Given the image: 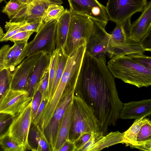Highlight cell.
<instances>
[{"label": "cell", "instance_id": "cell-1", "mask_svg": "<svg viewBox=\"0 0 151 151\" xmlns=\"http://www.w3.org/2000/svg\"><path fill=\"white\" fill-rule=\"evenodd\" d=\"M75 91L91 108L99 123V132L105 135L109 126L116 124L123 104L105 55L95 57L86 50Z\"/></svg>", "mask_w": 151, "mask_h": 151}, {"label": "cell", "instance_id": "cell-14", "mask_svg": "<svg viewBox=\"0 0 151 151\" xmlns=\"http://www.w3.org/2000/svg\"><path fill=\"white\" fill-rule=\"evenodd\" d=\"M26 91L9 88L0 99V112L13 117L19 114L32 99Z\"/></svg>", "mask_w": 151, "mask_h": 151}, {"label": "cell", "instance_id": "cell-23", "mask_svg": "<svg viewBox=\"0 0 151 151\" xmlns=\"http://www.w3.org/2000/svg\"><path fill=\"white\" fill-rule=\"evenodd\" d=\"M136 119L131 126L123 133V142L131 146L136 143L137 135L143 123L144 118Z\"/></svg>", "mask_w": 151, "mask_h": 151}, {"label": "cell", "instance_id": "cell-15", "mask_svg": "<svg viewBox=\"0 0 151 151\" xmlns=\"http://www.w3.org/2000/svg\"><path fill=\"white\" fill-rule=\"evenodd\" d=\"M94 29L86 45V50L95 57L108 52L110 34L97 22L94 20Z\"/></svg>", "mask_w": 151, "mask_h": 151}, {"label": "cell", "instance_id": "cell-22", "mask_svg": "<svg viewBox=\"0 0 151 151\" xmlns=\"http://www.w3.org/2000/svg\"><path fill=\"white\" fill-rule=\"evenodd\" d=\"M123 134L119 131L104 136L95 144L91 151H99L120 143H123Z\"/></svg>", "mask_w": 151, "mask_h": 151}, {"label": "cell", "instance_id": "cell-5", "mask_svg": "<svg viewBox=\"0 0 151 151\" xmlns=\"http://www.w3.org/2000/svg\"><path fill=\"white\" fill-rule=\"evenodd\" d=\"M131 23L130 18L124 22L116 23L110 34L108 53L109 58L119 55H127L145 51L140 42L131 39L129 36Z\"/></svg>", "mask_w": 151, "mask_h": 151}, {"label": "cell", "instance_id": "cell-26", "mask_svg": "<svg viewBox=\"0 0 151 151\" xmlns=\"http://www.w3.org/2000/svg\"><path fill=\"white\" fill-rule=\"evenodd\" d=\"M59 49H56L51 55L49 67V78L46 94L47 100L51 92L57 70Z\"/></svg>", "mask_w": 151, "mask_h": 151}, {"label": "cell", "instance_id": "cell-28", "mask_svg": "<svg viewBox=\"0 0 151 151\" xmlns=\"http://www.w3.org/2000/svg\"><path fill=\"white\" fill-rule=\"evenodd\" d=\"M7 131L0 137V145L3 151H24L23 148L7 134Z\"/></svg>", "mask_w": 151, "mask_h": 151}, {"label": "cell", "instance_id": "cell-12", "mask_svg": "<svg viewBox=\"0 0 151 151\" xmlns=\"http://www.w3.org/2000/svg\"><path fill=\"white\" fill-rule=\"evenodd\" d=\"M40 52L24 58L12 73L10 88L27 91L30 76L38 62L45 53Z\"/></svg>", "mask_w": 151, "mask_h": 151}, {"label": "cell", "instance_id": "cell-3", "mask_svg": "<svg viewBox=\"0 0 151 151\" xmlns=\"http://www.w3.org/2000/svg\"><path fill=\"white\" fill-rule=\"evenodd\" d=\"M99 129V123L91 108L78 92H75L72 99L70 140L76 143L83 134L98 132Z\"/></svg>", "mask_w": 151, "mask_h": 151}, {"label": "cell", "instance_id": "cell-42", "mask_svg": "<svg viewBox=\"0 0 151 151\" xmlns=\"http://www.w3.org/2000/svg\"><path fill=\"white\" fill-rule=\"evenodd\" d=\"M13 117L11 115L0 112V127L7 124L10 123Z\"/></svg>", "mask_w": 151, "mask_h": 151}, {"label": "cell", "instance_id": "cell-8", "mask_svg": "<svg viewBox=\"0 0 151 151\" xmlns=\"http://www.w3.org/2000/svg\"><path fill=\"white\" fill-rule=\"evenodd\" d=\"M147 4V0H108L105 9L109 20L121 23L142 12Z\"/></svg>", "mask_w": 151, "mask_h": 151}, {"label": "cell", "instance_id": "cell-44", "mask_svg": "<svg viewBox=\"0 0 151 151\" xmlns=\"http://www.w3.org/2000/svg\"><path fill=\"white\" fill-rule=\"evenodd\" d=\"M4 34L2 28L0 25V42L1 39L4 36Z\"/></svg>", "mask_w": 151, "mask_h": 151}, {"label": "cell", "instance_id": "cell-33", "mask_svg": "<svg viewBox=\"0 0 151 151\" xmlns=\"http://www.w3.org/2000/svg\"><path fill=\"white\" fill-rule=\"evenodd\" d=\"M32 97L31 105L32 122L35 119L37 110L41 103L42 97L40 92L37 90L35 89Z\"/></svg>", "mask_w": 151, "mask_h": 151}, {"label": "cell", "instance_id": "cell-20", "mask_svg": "<svg viewBox=\"0 0 151 151\" xmlns=\"http://www.w3.org/2000/svg\"><path fill=\"white\" fill-rule=\"evenodd\" d=\"M51 54L45 53L41 58L29 78L27 91L32 97L36 86L42 78L49 69Z\"/></svg>", "mask_w": 151, "mask_h": 151}, {"label": "cell", "instance_id": "cell-2", "mask_svg": "<svg viewBox=\"0 0 151 151\" xmlns=\"http://www.w3.org/2000/svg\"><path fill=\"white\" fill-rule=\"evenodd\" d=\"M107 66L115 78L138 88L151 85V68L139 64L126 55L112 57Z\"/></svg>", "mask_w": 151, "mask_h": 151}, {"label": "cell", "instance_id": "cell-46", "mask_svg": "<svg viewBox=\"0 0 151 151\" xmlns=\"http://www.w3.org/2000/svg\"><path fill=\"white\" fill-rule=\"evenodd\" d=\"M5 0H0V3H1L2 1H5Z\"/></svg>", "mask_w": 151, "mask_h": 151}, {"label": "cell", "instance_id": "cell-36", "mask_svg": "<svg viewBox=\"0 0 151 151\" xmlns=\"http://www.w3.org/2000/svg\"><path fill=\"white\" fill-rule=\"evenodd\" d=\"M34 32L33 31L19 32L11 37L8 41L13 42L19 41H24L27 42L30 36Z\"/></svg>", "mask_w": 151, "mask_h": 151}, {"label": "cell", "instance_id": "cell-10", "mask_svg": "<svg viewBox=\"0 0 151 151\" xmlns=\"http://www.w3.org/2000/svg\"><path fill=\"white\" fill-rule=\"evenodd\" d=\"M72 14L88 17L105 28L109 19L105 6L97 0H68Z\"/></svg>", "mask_w": 151, "mask_h": 151}, {"label": "cell", "instance_id": "cell-39", "mask_svg": "<svg viewBox=\"0 0 151 151\" xmlns=\"http://www.w3.org/2000/svg\"><path fill=\"white\" fill-rule=\"evenodd\" d=\"M47 101V99L45 98H42L41 103L37 110L35 119L32 123L36 124H38L41 115Z\"/></svg>", "mask_w": 151, "mask_h": 151}, {"label": "cell", "instance_id": "cell-25", "mask_svg": "<svg viewBox=\"0 0 151 151\" xmlns=\"http://www.w3.org/2000/svg\"><path fill=\"white\" fill-rule=\"evenodd\" d=\"M45 137L44 132L42 131L39 124L32 123L28 138L29 150L37 151L39 141Z\"/></svg>", "mask_w": 151, "mask_h": 151}, {"label": "cell", "instance_id": "cell-13", "mask_svg": "<svg viewBox=\"0 0 151 151\" xmlns=\"http://www.w3.org/2000/svg\"><path fill=\"white\" fill-rule=\"evenodd\" d=\"M63 0H28L27 4L14 18L11 22L24 21L27 23L40 22L43 14L48 6L52 4L61 5Z\"/></svg>", "mask_w": 151, "mask_h": 151}, {"label": "cell", "instance_id": "cell-4", "mask_svg": "<svg viewBox=\"0 0 151 151\" xmlns=\"http://www.w3.org/2000/svg\"><path fill=\"white\" fill-rule=\"evenodd\" d=\"M57 20L53 19L43 23L34 39L23 49L14 66L19 64L25 58L40 52L51 54L55 50V36Z\"/></svg>", "mask_w": 151, "mask_h": 151}, {"label": "cell", "instance_id": "cell-41", "mask_svg": "<svg viewBox=\"0 0 151 151\" xmlns=\"http://www.w3.org/2000/svg\"><path fill=\"white\" fill-rule=\"evenodd\" d=\"M91 133H86L80 137L78 141L76 143L78 142H80V144L78 145V146L77 147L76 151L79 150L88 141L91 137Z\"/></svg>", "mask_w": 151, "mask_h": 151}, {"label": "cell", "instance_id": "cell-11", "mask_svg": "<svg viewBox=\"0 0 151 151\" xmlns=\"http://www.w3.org/2000/svg\"><path fill=\"white\" fill-rule=\"evenodd\" d=\"M75 88L65 90L52 117L44 130V133L51 151H54L56 135L61 121L72 100Z\"/></svg>", "mask_w": 151, "mask_h": 151}, {"label": "cell", "instance_id": "cell-6", "mask_svg": "<svg viewBox=\"0 0 151 151\" xmlns=\"http://www.w3.org/2000/svg\"><path fill=\"white\" fill-rule=\"evenodd\" d=\"M93 29V19L71 14L65 50L68 56L82 46L86 45Z\"/></svg>", "mask_w": 151, "mask_h": 151}, {"label": "cell", "instance_id": "cell-17", "mask_svg": "<svg viewBox=\"0 0 151 151\" xmlns=\"http://www.w3.org/2000/svg\"><path fill=\"white\" fill-rule=\"evenodd\" d=\"M151 114V100L147 99L123 104L119 115L123 119H137Z\"/></svg>", "mask_w": 151, "mask_h": 151}, {"label": "cell", "instance_id": "cell-37", "mask_svg": "<svg viewBox=\"0 0 151 151\" xmlns=\"http://www.w3.org/2000/svg\"><path fill=\"white\" fill-rule=\"evenodd\" d=\"M10 47L9 45H4L0 49V71L6 68V56Z\"/></svg>", "mask_w": 151, "mask_h": 151}, {"label": "cell", "instance_id": "cell-18", "mask_svg": "<svg viewBox=\"0 0 151 151\" xmlns=\"http://www.w3.org/2000/svg\"><path fill=\"white\" fill-rule=\"evenodd\" d=\"M72 106V100L68 106L59 125L56 135L54 151H59L66 141L70 140L69 136L71 124Z\"/></svg>", "mask_w": 151, "mask_h": 151}, {"label": "cell", "instance_id": "cell-34", "mask_svg": "<svg viewBox=\"0 0 151 151\" xmlns=\"http://www.w3.org/2000/svg\"><path fill=\"white\" fill-rule=\"evenodd\" d=\"M49 78L48 69L45 72L42 79L35 88V89L37 90L40 92L42 95V98H45L47 100L46 94L48 85Z\"/></svg>", "mask_w": 151, "mask_h": 151}, {"label": "cell", "instance_id": "cell-30", "mask_svg": "<svg viewBox=\"0 0 151 151\" xmlns=\"http://www.w3.org/2000/svg\"><path fill=\"white\" fill-rule=\"evenodd\" d=\"M19 0H10L3 7L2 12L12 19L15 17L25 5Z\"/></svg>", "mask_w": 151, "mask_h": 151}, {"label": "cell", "instance_id": "cell-35", "mask_svg": "<svg viewBox=\"0 0 151 151\" xmlns=\"http://www.w3.org/2000/svg\"><path fill=\"white\" fill-rule=\"evenodd\" d=\"M17 42V50L8 68L11 72L14 70L15 68V64L17 59L20 55L23 49L27 43V42L24 41Z\"/></svg>", "mask_w": 151, "mask_h": 151}, {"label": "cell", "instance_id": "cell-38", "mask_svg": "<svg viewBox=\"0 0 151 151\" xmlns=\"http://www.w3.org/2000/svg\"><path fill=\"white\" fill-rule=\"evenodd\" d=\"M14 44L9 49L6 54V68H8L10 63L13 58L17 46V42H14Z\"/></svg>", "mask_w": 151, "mask_h": 151}, {"label": "cell", "instance_id": "cell-32", "mask_svg": "<svg viewBox=\"0 0 151 151\" xmlns=\"http://www.w3.org/2000/svg\"><path fill=\"white\" fill-rule=\"evenodd\" d=\"M135 62L151 68V57L145 55L143 53H136L126 55Z\"/></svg>", "mask_w": 151, "mask_h": 151}, {"label": "cell", "instance_id": "cell-27", "mask_svg": "<svg viewBox=\"0 0 151 151\" xmlns=\"http://www.w3.org/2000/svg\"><path fill=\"white\" fill-rule=\"evenodd\" d=\"M65 9L63 6L52 4L44 12L42 19L44 23L53 19H58L62 15Z\"/></svg>", "mask_w": 151, "mask_h": 151}, {"label": "cell", "instance_id": "cell-7", "mask_svg": "<svg viewBox=\"0 0 151 151\" xmlns=\"http://www.w3.org/2000/svg\"><path fill=\"white\" fill-rule=\"evenodd\" d=\"M86 45L82 46L68 56L63 73L52 97L54 101L59 102L67 89L76 88L86 50Z\"/></svg>", "mask_w": 151, "mask_h": 151}, {"label": "cell", "instance_id": "cell-21", "mask_svg": "<svg viewBox=\"0 0 151 151\" xmlns=\"http://www.w3.org/2000/svg\"><path fill=\"white\" fill-rule=\"evenodd\" d=\"M130 147L142 150L151 151V122L148 119L144 118L137 135L136 143Z\"/></svg>", "mask_w": 151, "mask_h": 151}, {"label": "cell", "instance_id": "cell-40", "mask_svg": "<svg viewBox=\"0 0 151 151\" xmlns=\"http://www.w3.org/2000/svg\"><path fill=\"white\" fill-rule=\"evenodd\" d=\"M76 144L70 140L66 141L61 147L59 151H76Z\"/></svg>", "mask_w": 151, "mask_h": 151}, {"label": "cell", "instance_id": "cell-19", "mask_svg": "<svg viewBox=\"0 0 151 151\" xmlns=\"http://www.w3.org/2000/svg\"><path fill=\"white\" fill-rule=\"evenodd\" d=\"M71 15L70 11L66 9L61 16L57 20L56 49L65 51Z\"/></svg>", "mask_w": 151, "mask_h": 151}, {"label": "cell", "instance_id": "cell-31", "mask_svg": "<svg viewBox=\"0 0 151 151\" xmlns=\"http://www.w3.org/2000/svg\"><path fill=\"white\" fill-rule=\"evenodd\" d=\"M12 73L8 68L0 71V99L9 88L12 80Z\"/></svg>", "mask_w": 151, "mask_h": 151}, {"label": "cell", "instance_id": "cell-29", "mask_svg": "<svg viewBox=\"0 0 151 151\" xmlns=\"http://www.w3.org/2000/svg\"><path fill=\"white\" fill-rule=\"evenodd\" d=\"M27 23L24 21L19 22H6L4 28L6 30V33L1 38L0 42H6L11 37L17 33L22 32V27Z\"/></svg>", "mask_w": 151, "mask_h": 151}, {"label": "cell", "instance_id": "cell-16", "mask_svg": "<svg viewBox=\"0 0 151 151\" xmlns=\"http://www.w3.org/2000/svg\"><path fill=\"white\" fill-rule=\"evenodd\" d=\"M151 35V1H150L140 17L131 24L129 36L131 39L141 43L145 38Z\"/></svg>", "mask_w": 151, "mask_h": 151}, {"label": "cell", "instance_id": "cell-9", "mask_svg": "<svg viewBox=\"0 0 151 151\" xmlns=\"http://www.w3.org/2000/svg\"><path fill=\"white\" fill-rule=\"evenodd\" d=\"M32 100L19 114L13 117L7 132L8 135L24 151L29 150L28 138L32 122Z\"/></svg>", "mask_w": 151, "mask_h": 151}, {"label": "cell", "instance_id": "cell-43", "mask_svg": "<svg viewBox=\"0 0 151 151\" xmlns=\"http://www.w3.org/2000/svg\"><path fill=\"white\" fill-rule=\"evenodd\" d=\"M8 123L0 127V137L7 131L9 126L10 124ZM0 151H2V149L0 145Z\"/></svg>", "mask_w": 151, "mask_h": 151}, {"label": "cell", "instance_id": "cell-45", "mask_svg": "<svg viewBox=\"0 0 151 151\" xmlns=\"http://www.w3.org/2000/svg\"><path fill=\"white\" fill-rule=\"evenodd\" d=\"M21 2L24 4H27L28 0H19Z\"/></svg>", "mask_w": 151, "mask_h": 151}, {"label": "cell", "instance_id": "cell-24", "mask_svg": "<svg viewBox=\"0 0 151 151\" xmlns=\"http://www.w3.org/2000/svg\"><path fill=\"white\" fill-rule=\"evenodd\" d=\"M68 57V56L65 51L59 49L57 70L51 92L46 102L49 101L51 99L56 89L63 73Z\"/></svg>", "mask_w": 151, "mask_h": 151}]
</instances>
